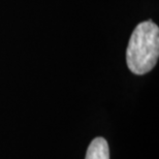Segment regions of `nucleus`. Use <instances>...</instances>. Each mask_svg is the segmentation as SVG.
I'll use <instances>...</instances> for the list:
<instances>
[{"instance_id":"obj_1","label":"nucleus","mask_w":159,"mask_h":159,"mask_svg":"<svg viewBox=\"0 0 159 159\" xmlns=\"http://www.w3.org/2000/svg\"><path fill=\"white\" fill-rule=\"evenodd\" d=\"M159 57V28L154 22L139 23L130 36L126 50V62L134 75L152 70Z\"/></svg>"},{"instance_id":"obj_2","label":"nucleus","mask_w":159,"mask_h":159,"mask_svg":"<svg viewBox=\"0 0 159 159\" xmlns=\"http://www.w3.org/2000/svg\"><path fill=\"white\" fill-rule=\"evenodd\" d=\"M85 159H110L107 142L102 138H96L88 147Z\"/></svg>"}]
</instances>
